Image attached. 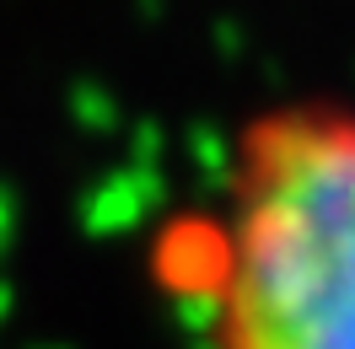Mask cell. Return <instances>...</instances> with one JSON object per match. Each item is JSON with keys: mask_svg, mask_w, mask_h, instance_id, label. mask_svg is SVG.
Segmentation results:
<instances>
[{"mask_svg": "<svg viewBox=\"0 0 355 349\" xmlns=\"http://www.w3.org/2000/svg\"><path fill=\"white\" fill-rule=\"evenodd\" d=\"M146 258L194 349H355V102L243 113Z\"/></svg>", "mask_w": 355, "mask_h": 349, "instance_id": "6da1fadb", "label": "cell"}]
</instances>
